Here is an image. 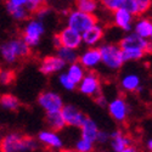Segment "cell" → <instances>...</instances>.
<instances>
[{
	"mask_svg": "<svg viewBox=\"0 0 152 152\" xmlns=\"http://www.w3.org/2000/svg\"><path fill=\"white\" fill-rule=\"evenodd\" d=\"M39 141L20 133H9L0 139V152H32L35 151Z\"/></svg>",
	"mask_w": 152,
	"mask_h": 152,
	"instance_id": "obj_1",
	"label": "cell"
},
{
	"mask_svg": "<svg viewBox=\"0 0 152 152\" xmlns=\"http://www.w3.org/2000/svg\"><path fill=\"white\" fill-rule=\"evenodd\" d=\"M31 46L22 38L9 39L0 45V55L6 63H15L20 58H26L31 55Z\"/></svg>",
	"mask_w": 152,
	"mask_h": 152,
	"instance_id": "obj_2",
	"label": "cell"
},
{
	"mask_svg": "<svg viewBox=\"0 0 152 152\" xmlns=\"http://www.w3.org/2000/svg\"><path fill=\"white\" fill-rule=\"evenodd\" d=\"M101 54V62L102 65L111 69V71H118L124 65V57L122 48L116 44H104L99 48Z\"/></svg>",
	"mask_w": 152,
	"mask_h": 152,
	"instance_id": "obj_3",
	"label": "cell"
},
{
	"mask_svg": "<svg viewBox=\"0 0 152 152\" xmlns=\"http://www.w3.org/2000/svg\"><path fill=\"white\" fill-rule=\"evenodd\" d=\"M95 24H97V17L94 14L83 12L80 10L69 12L67 18V27L77 31L80 34H83L85 31L91 28Z\"/></svg>",
	"mask_w": 152,
	"mask_h": 152,
	"instance_id": "obj_4",
	"label": "cell"
},
{
	"mask_svg": "<svg viewBox=\"0 0 152 152\" xmlns=\"http://www.w3.org/2000/svg\"><path fill=\"white\" fill-rule=\"evenodd\" d=\"M107 110L111 118L118 123L125 122L130 113L129 105L123 96H117L115 99H112L107 104Z\"/></svg>",
	"mask_w": 152,
	"mask_h": 152,
	"instance_id": "obj_5",
	"label": "cell"
},
{
	"mask_svg": "<svg viewBox=\"0 0 152 152\" xmlns=\"http://www.w3.org/2000/svg\"><path fill=\"white\" fill-rule=\"evenodd\" d=\"M37 102L46 113L61 111V108L65 105L61 95L53 90H45L40 93L37 99Z\"/></svg>",
	"mask_w": 152,
	"mask_h": 152,
	"instance_id": "obj_6",
	"label": "cell"
},
{
	"mask_svg": "<svg viewBox=\"0 0 152 152\" xmlns=\"http://www.w3.org/2000/svg\"><path fill=\"white\" fill-rule=\"evenodd\" d=\"M45 28L40 20H32L29 21L22 33V39L26 42L31 48H34L39 44L40 38L44 34Z\"/></svg>",
	"mask_w": 152,
	"mask_h": 152,
	"instance_id": "obj_7",
	"label": "cell"
},
{
	"mask_svg": "<svg viewBox=\"0 0 152 152\" xmlns=\"http://www.w3.org/2000/svg\"><path fill=\"white\" fill-rule=\"evenodd\" d=\"M77 86L80 94L89 97H94L99 93H101V80L95 72L85 73L83 79L79 82Z\"/></svg>",
	"mask_w": 152,
	"mask_h": 152,
	"instance_id": "obj_8",
	"label": "cell"
},
{
	"mask_svg": "<svg viewBox=\"0 0 152 152\" xmlns=\"http://www.w3.org/2000/svg\"><path fill=\"white\" fill-rule=\"evenodd\" d=\"M122 49H141L146 54L152 53V43L148 42L145 38L137 35L136 33L125 35L119 43Z\"/></svg>",
	"mask_w": 152,
	"mask_h": 152,
	"instance_id": "obj_9",
	"label": "cell"
},
{
	"mask_svg": "<svg viewBox=\"0 0 152 152\" xmlns=\"http://www.w3.org/2000/svg\"><path fill=\"white\" fill-rule=\"evenodd\" d=\"M61 113L66 125L73 126V128H79L85 118L84 113L74 105H63V107L61 108Z\"/></svg>",
	"mask_w": 152,
	"mask_h": 152,
	"instance_id": "obj_10",
	"label": "cell"
},
{
	"mask_svg": "<svg viewBox=\"0 0 152 152\" xmlns=\"http://www.w3.org/2000/svg\"><path fill=\"white\" fill-rule=\"evenodd\" d=\"M38 141L39 144H43L50 150H61L63 148V140L61 136L53 129H45L38 134Z\"/></svg>",
	"mask_w": 152,
	"mask_h": 152,
	"instance_id": "obj_11",
	"label": "cell"
},
{
	"mask_svg": "<svg viewBox=\"0 0 152 152\" xmlns=\"http://www.w3.org/2000/svg\"><path fill=\"white\" fill-rule=\"evenodd\" d=\"M65 67H66V63L63 62L62 58H60L57 55H50L42 60L39 71L45 75H50V74L61 72Z\"/></svg>",
	"mask_w": 152,
	"mask_h": 152,
	"instance_id": "obj_12",
	"label": "cell"
},
{
	"mask_svg": "<svg viewBox=\"0 0 152 152\" xmlns=\"http://www.w3.org/2000/svg\"><path fill=\"white\" fill-rule=\"evenodd\" d=\"M58 38L61 42V46H66V48L74 49V50H77L80 46V44L83 43L82 34L69 27L63 28L58 33Z\"/></svg>",
	"mask_w": 152,
	"mask_h": 152,
	"instance_id": "obj_13",
	"label": "cell"
},
{
	"mask_svg": "<svg viewBox=\"0 0 152 152\" xmlns=\"http://www.w3.org/2000/svg\"><path fill=\"white\" fill-rule=\"evenodd\" d=\"M78 62L85 69H94L101 63V54L97 48H89L78 56Z\"/></svg>",
	"mask_w": 152,
	"mask_h": 152,
	"instance_id": "obj_14",
	"label": "cell"
},
{
	"mask_svg": "<svg viewBox=\"0 0 152 152\" xmlns=\"http://www.w3.org/2000/svg\"><path fill=\"white\" fill-rule=\"evenodd\" d=\"M80 129V137L85 139V140H89L91 142H96V137H97V134H99V125L97 123L89 118V117H85L82 125L79 126Z\"/></svg>",
	"mask_w": 152,
	"mask_h": 152,
	"instance_id": "obj_15",
	"label": "cell"
},
{
	"mask_svg": "<svg viewBox=\"0 0 152 152\" xmlns=\"http://www.w3.org/2000/svg\"><path fill=\"white\" fill-rule=\"evenodd\" d=\"M113 15V20H115V24L121 28L122 31L124 32H129L132 31V27H133V15L130 14L129 11H126L125 9L123 7H119L117 9Z\"/></svg>",
	"mask_w": 152,
	"mask_h": 152,
	"instance_id": "obj_16",
	"label": "cell"
},
{
	"mask_svg": "<svg viewBox=\"0 0 152 152\" xmlns=\"http://www.w3.org/2000/svg\"><path fill=\"white\" fill-rule=\"evenodd\" d=\"M121 88L126 93L141 91V78L136 73H126L121 79Z\"/></svg>",
	"mask_w": 152,
	"mask_h": 152,
	"instance_id": "obj_17",
	"label": "cell"
},
{
	"mask_svg": "<svg viewBox=\"0 0 152 152\" xmlns=\"http://www.w3.org/2000/svg\"><path fill=\"white\" fill-rule=\"evenodd\" d=\"M102 38H104V29L102 27L97 26V24H95V26H93L91 28H89L82 34V40L88 46L96 45L99 42L102 40Z\"/></svg>",
	"mask_w": 152,
	"mask_h": 152,
	"instance_id": "obj_18",
	"label": "cell"
},
{
	"mask_svg": "<svg viewBox=\"0 0 152 152\" xmlns=\"http://www.w3.org/2000/svg\"><path fill=\"white\" fill-rule=\"evenodd\" d=\"M111 148L113 151H119L132 145V137L125 135L122 130H115L111 133Z\"/></svg>",
	"mask_w": 152,
	"mask_h": 152,
	"instance_id": "obj_19",
	"label": "cell"
},
{
	"mask_svg": "<svg viewBox=\"0 0 152 152\" xmlns=\"http://www.w3.org/2000/svg\"><path fill=\"white\" fill-rule=\"evenodd\" d=\"M45 122H46V125L49 126V129H53L55 132L62 130L66 126V123H65V119H63V117H62L61 111L46 113Z\"/></svg>",
	"mask_w": 152,
	"mask_h": 152,
	"instance_id": "obj_20",
	"label": "cell"
},
{
	"mask_svg": "<svg viewBox=\"0 0 152 152\" xmlns=\"http://www.w3.org/2000/svg\"><path fill=\"white\" fill-rule=\"evenodd\" d=\"M6 10L10 14V16L16 21H24L29 16V12L26 9V6H16L14 4H11L9 0L6 1Z\"/></svg>",
	"mask_w": 152,
	"mask_h": 152,
	"instance_id": "obj_21",
	"label": "cell"
},
{
	"mask_svg": "<svg viewBox=\"0 0 152 152\" xmlns=\"http://www.w3.org/2000/svg\"><path fill=\"white\" fill-rule=\"evenodd\" d=\"M85 68L80 65V63L77 61L74 63H71V65L68 66L67 71H66V74L68 75V77L75 83V84H79V82L83 79V77L85 75Z\"/></svg>",
	"mask_w": 152,
	"mask_h": 152,
	"instance_id": "obj_22",
	"label": "cell"
},
{
	"mask_svg": "<svg viewBox=\"0 0 152 152\" xmlns=\"http://www.w3.org/2000/svg\"><path fill=\"white\" fill-rule=\"evenodd\" d=\"M134 31L137 35H140L145 39L150 38L151 33H152V20L150 18H141L139 20L135 26H134Z\"/></svg>",
	"mask_w": 152,
	"mask_h": 152,
	"instance_id": "obj_23",
	"label": "cell"
},
{
	"mask_svg": "<svg viewBox=\"0 0 152 152\" xmlns=\"http://www.w3.org/2000/svg\"><path fill=\"white\" fill-rule=\"evenodd\" d=\"M0 106L7 111H17L21 106V102L15 95L6 93L0 96Z\"/></svg>",
	"mask_w": 152,
	"mask_h": 152,
	"instance_id": "obj_24",
	"label": "cell"
},
{
	"mask_svg": "<svg viewBox=\"0 0 152 152\" xmlns=\"http://www.w3.org/2000/svg\"><path fill=\"white\" fill-rule=\"evenodd\" d=\"M57 56L63 60V62L66 65H71V63H74L78 61V54L74 49H69L66 46H60L57 48Z\"/></svg>",
	"mask_w": 152,
	"mask_h": 152,
	"instance_id": "obj_25",
	"label": "cell"
},
{
	"mask_svg": "<svg viewBox=\"0 0 152 152\" xmlns=\"http://www.w3.org/2000/svg\"><path fill=\"white\" fill-rule=\"evenodd\" d=\"M124 61H139L144 58L146 53L141 49H122Z\"/></svg>",
	"mask_w": 152,
	"mask_h": 152,
	"instance_id": "obj_26",
	"label": "cell"
},
{
	"mask_svg": "<svg viewBox=\"0 0 152 152\" xmlns=\"http://www.w3.org/2000/svg\"><path fill=\"white\" fill-rule=\"evenodd\" d=\"M75 6L77 10L94 14L97 9V0H75Z\"/></svg>",
	"mask_w": 152,
	"mask_h": 152,
	"instance_id": "obj_27",
	"label": "cell"
},
{
	"mask_svg": "<svg viewBox=\"0 0 152 152\" xmlns=\"http://www.w3.org/2000/svg\"><path fill=\"white\" fill-rule=\"evenodd\" d=\"M74 150L77 152H93L94 151V142L79 137L74 145Z\"/></svg>",
	"mask_w": 152,
	"mask_h": 152,
	"instance_id": "obj_28",
	"label": "cell"
},
{
	"mask_svg": "<svg viewBox=\"0 0 152 152\" xmlns=\"http://www.w3.org/2000/svg\"><path fill=\"white\" fill-rule=\"evenodd\" d=\"M58 84L63 88L65 90H67V91H72V90H74L75 88H77V84H75L68 75L66 74V72L65 73H61L60 75H58Z\"/></svg>",
	"mask_w": 152,
	"mask_h": 152,
	"instance_id": "obj_29",
	"label": "cell"
},
{
	"mask_svg": "<svg viewBox=\"0 0 152 152\" xmlns=\"http://www.w3.org/2000/svg\"><path fill=\"white\" fill-rule=\"evenodd\" d=\"M15 79V72L11 69H1L0 72V84L3 85H9L10 83H12Z\"/></svg>",
	"mask_w": 152,
	"mask_h": 152,
	"instance_id": "obj_30",
	"label": "cell"
},
{
	"mask_svg": "<svg viewBox=\"0 0 152 152\" xmlns=\"http://www.w3.org/2000/svg\"><path fill=\"white\" fill-rule=\"evenodd\" d=\"M46 1L48 0H28L26 9L28 10L29 14H35L37 10H39L40 7L46 5Z\"/></svg>",
	"mask_w": 152,
	"mask_h": 152,
	"instance_id": "obj_31",
	"label": "cell"
},
{
	"mask_svg": "<svg viewBox=\"0 0 152 152\" xmlns=\"http://www.w3.org/2000/svg\"><path fill=\"white\" fill-rule=\"evenodd\" d=\"M122 3L123 0H101V4L108 11H116L117 9L122 7Z\"/></svg>",
	"mask_w": 152,
	"mask_h": 152,
	"instance_id": "obj_32",
	"label": "cell"
},
{
	"mask_svg": "<svg viewBox=\"0 0 152 152\" xmlns=\"http://www.w3.org/2000/svg\"><path fill=\"white\" fill-rule=\"evenodd\" d=\"M137 5V15L147 12L152 6V0H136Z\"/></svg>",
	"mask_w": 152,
	"mask_h": 152,
	"instance_id": "obj_33",
	"label": "cell"
},
{
	"mask_svg": "<svg viewBox=\"0 0 152 152\" xmlns=\"http://www.w3.org/2000/svg\"><path fill=\"white\" fill-rule=\"evenodd\" d=\"M122 7L125 9L126 11H129L133 16H134V15H137V5H136V0H123Z\"/></svg>",
	"mask_w": 152,
	"mask_h": 152,
	"instance_id": "obj_34",
	"label": "cell"
},
{
	"mask_svg": "<svg viewBox=\"0 0 152 152\" xmlns=\"http://www.w3.org/2000/svg\"><path fill=\"white\" fill-rule=\"evenodd\" d=\"M111 139V133L106 132V130H99L97 137H96V142L99 144H107Z\"/></svg>",
	"mask_w": 152,
	"mask_h": 152,
	"instance_id": "obj_35",
	"label": "cell"
},
{
	"mask_svg": "<svg viewBox=\"0 0 152 152\" xmlns=\"http://www.w3.org/2000/svg\"><path fill=\"white\" fill-rule=\"evenodd\" d=\"M49 12H50V10H49V7L45 5V6H43V7H40L39 10H37L35 11V15H37V17H38V20H43V18H45L48 15H49Z\"/></svg>",
	"mask_w": 152,
	"mask_h": 152,
	"instance_id": "obj_36",
	"label": "cell"
},
{
	"mask_svg": "<svg viewBox=\"0 0 152 152\" xmlns=\"http://www.w3.org/2000/svg\"><path fill=\"white\" fill-rule=\"evenodd\" d=\"M94 99H95V102L99 105V106H101V107H105V106H107V100H106V96L102 94V93H99L96 96H94Z\"/></svg>",
	"mask_w": 152,
	"mask_h": 152,
	"instance_id": "obj_37",
	"label": "cell"
},
{
	"mask_svg": "<svg viewBox=\"0 0 152 152\" xmlns=\"http://www.w3.org/2000/svg\"><path fill=\"white\" fill-rule=\"evenodd\" d=\"M9 1L11 4L16 5V6H26L27 3H28V0H9Z\"/></svg>",
	"mask_w": 152,
	"mask_h": 152,
	"instance_id": "obj_38",
	"label": "cell"
},
{
	"mask_svg": "<svg viewBox=\"0 0 152 152\" xmlns=\"http://www.w3.org/2000/svg\"><path fill=\"white\" fill-rule=\"evenodd\" d=\"M53 44H54V46H55L56 49L61 46V42H60L58 34H55V35H54V38H53Z\"/></svg>",
	"mask_w": 152,
	"mask_h": 152,
	"instance_id": "obj_39",
	"label": "cell"
},
{
	"mask_svg": "<svg viewBox=\"0 0 152 152\" xmlns=\"http://www.w3.org/2000/svg\"><path fill=\"white\" fill-rule=\"evenodd\" d=\"M113 152H137V150L134 147V146H128V147H125L123 150H119V151H113Z\"/></svg>",
	"mask_w": 152,
	"mask_h": 152,
	"instance_id": "obj_40",
	"label": "cell"
},
{
	"mask_svg": "<svg viewBox=\"0 0 152 152\" xmlns=\"http://www.w3.org/2000/svg\"><path fill=\"white\" fill-rule=\"evenodd\" d=\"M58 152H77L74 148L72 150V148H61V150H58Z\"/></svg>",
	"mask_w": 152,
	"mask_h": 152,
	"instance_id": "obj_41",
	"label": "cell"
},
{
	"mask_svg": "<svg viewBox=\"0 0 152 152\" xmlns=\"http://www.w3.org/2000/svg\"><path fill=\"white\" fill-rule=\"evenodd\" d=\"M147 148L150 152H152V139H150V140L147 141Z\"/></svg>",
	"mask_w": 152,
	"mask_h": 152,
	"instance_id": "obj_42",
	"label": "cell"
},
{
	"mask_svg": "<svg viewBox=\"0 0 152 152\" xmlns=\"http://www.w3.org/2000/svg\"><path fill=\"white\" fill-rule=\"evenodd\" d=\"M150 42L152 43V33H151V35H150Z\"/></svg>",
	"mask_w": 152,
	"mask_h": 152,
	"instance_id": "obj_43",
	"label": "cell"
},
{
	"mask_svg": "<svg viewBox=\"0 0 152 152\" xmlns=\"http://www.w3.org/2000/svg\"><path fill=\"white\" fill-rule=\"evenodd\" d=\"M0 72H1V68H0Z\"/></svg>",
	"mask_w": 152,
	"mask_h": 152,
	"instance_id": "obj_44",
	"label": "cell"
}]
</instances>
